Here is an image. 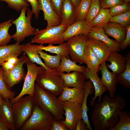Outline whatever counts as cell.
Listing matches in <instances>:
<instances>
[{"label": "cell", "mask_w": 130, "mask_h": 130, "mask_svg": "<svg viewBox=\"0 0 130 130\" xmlns=\"http://www.w3.org/2000/svg\"><path fill=\"white\" fill-rule=\"evenodd\" d=\"M29 60L24 52L19 58L18 64L10 71L6 72L3 70L2 77L7 88L11 90L14 85L24 80L26 74L23 67L24 64Z\"/></svg>", "instance_id": "obj_10"}, {"label": "cell", "mask_w": 130, "mask_h": 130, "mask_svg": "<svg viewBox=\"0 0 130 130\" xmlns=\"http://www.w3.org/2000/svg\"><path fill=\"white\" fill-rule=\"evenodd\" d=\"M126 32L125 38L120 44V48L122 50H124L130 45V25L126 27Z\"/></svg>", "instance_id": "obj_44"}, {"label": "cell", "mask_w": 130, "mask_h": 130, "mask_svg": "<svg viewBox=\"0 0 130 130\" xmlns=\"http://www.w3.org/2000/svg\"><path fill=\"white\" fill-rule=\"evenodd\" d=\"M66 127L60 121L54 119L51 124L50 130H68Z\"/></svg>", "instance_id": "obj_46"}, {"label": "cell", "mask_w": 130, "mask_h": 130, "mask_svg": "<svg viewBox=\"0 0 130 130\" xmlns=\"http://www.w3.org/2000/svg\"><path fill=\"white\" fill-rule=\"evenodd\" d=\"M55 118L51 113L45 111L35 104L32 113L20 130H50Z\"/></svg>", "instance_id": "obj_4"}, {"label": "cell", "mask_w": 130, "mask_h": 130, "mask_svg": "<svg viewBox=\"0 0 130 130\" xmlns=\"http://www.w3.org/2000/svg\"><path fill=\"white\" fill-rule=\"evenodd\" d=\"M24 45L14 44L0 46V65L5 59L13 54H21Z\"/></svg>", "instance_id": "obj_30"}, {"label": "cell", "mask_w": 130, "mask_h": 130, "mask_svg": "<svg viewBox=\"0 0 130 130\" xmlns=\"http://www.w3.org/2000/svg\"><path fill=\"white\" fill-rule=\"evenodd\" d=\"M109 22L117 23L124 27L130 25V10L122 14L112 16Z\"/></svg>", "instance_id": "obj_39"}, {"label": "cell", "mask_w": 130, "mask_h": 130, "mask_svg": "<svg viewBox=\"0 0 130 130\" xmlns=\"http://www.w3.org/2000/svg\"><path fill=\"white\" fill-rule=\"evenodd\" d=\"M32 45L37 50H44L57 55L64 56L68 58H70L66 42H63L58 46H54L52 44H48L46 46L41 45Z\"/></svg>", "instance_id": "obj_29"}, {"label": "cell", "mask_w": 130, "mask_h": 130, "mask_svg": "<svg viewBox=\"0 0 130 130\" xmlns=\"http://www.w3.org/2000/svg\"><path fill=\"white\" fill-rule=\"evenodd\" d=\"M67 27L66 25L61 24L45 29H36L34 36L32 38L30 42L43 45L45 44H60L64 41L62 34Z\"/></svg>", "instance_id": "obj_6"}, {"label": "cell", "mask_w": 130, "mask_h": 130, "mask_svg": "<svg viewBox=\"0 0 130 130\" xmlns=\"http://www.w3.org/2000/svg\"><path fill=\"white\" fill-rule=\"evenodd\" d=\"M12 105L10 100L5 98L0 107V122L5 125L9 130H15Z\"/></svg>", "instance_id": "obj_16"}, {"label": "cell", "mask_w": 130, "mask_h": 130, "mask_svg": "<svg viewBox=\"0 0 130 130\" xmlns=\"http://www.w3.org/2000/svg\"><path fill=\"white\" fill-rule=\"evenodd\" d=\"M88 39L87 35H78L67 41V49L72 60L80 64H85L84 55Z\"/></svg>", "instance_id": "obj_9"}, {"label": "cell", "mask_w": 130, "mask_h": 130, "mask_svg": "<svg viewBox=\"0 0 130 130\" xmlns=\"http://www.w3.org/2000/svg\"><path fill=\"white\" fill-rule=\"evenodd\" d=\"M93 86L91 81L89 79L86 82L84 88V96L82 103L81 104L82 118L84 122L87 125L89 130H92L87 115L88 108L87 105V101L88 95L92 93L94 91Z\"/></svg>", "instance_id": "obj_25"}, {"label": "cell", "mask_w": 130, "mask_h": 130, "mask_svg": "<svg viewBox=\"0 0 130 130\" xmlns=\"http://www.w3.org/2000/svg\"><path fill=\"white\" fill-rule=\"evenodd\" d=\"M3 68L0 66V94L5 98L10 100L15 97V93L7 87L2 77Z\"/></svg>", "instance_id": "obj_38"}, {"label": "cell", "mask_w": 130, "mask_h": 130, "mask_svg": "<svg viewBox=\"0 0 130 130\" xmlns=\"http://www.w3.org/2000/svg\"><path fill=\"white\" fill-rule=\"evenodd\" d=\"M125 2H129L130 1V0H124Z\"/></svg>", "instance_id": "obj_51"}, {"label": "cell", "mask_w": 130, "mask_h": 130, "mask_svg": "<svg viewBox=\"0 0 130 130\" xmlns=\"http://www.w3.org/2000/svg\"><path fill=\"white\" fill-rule=\"evenodd\" d=\"M7 4L8 6L12 9L20 12L24 7H28L29 4L26 0H0Z\"/></svg>", "instance_id": "obj_40"}, {"label": "cell", "mask_w": 130, "mask_h": 130, "mask_svg": "<svg viewBox=\"0 0 130 130\" xmlns=\"http://www.w3.org/2000/svg\"><path fill=\"white\" fill-rule=\"evenodd\" d=\"M12 20L9 19L0 23V46L7 45L12 38L8 31L12 26Z\"/></svg>", "instance_id": "obj_33"}, {"label": "cell", "mask_w": 130, "mask_h": 130, "mask_svg": "<svg viewBox=\"0 0 130 130\" xmlns=\"http://www.w3.org/2000/svg\"><path fill=\"white\" fill-rule=\"evenodd\" d=\"M27 68V72L24 80L22 89L20 93L14 98L10 100L12 104L17 101L25 95L33 97L34 91V86L37 76L41 71L45 70L42 66H37L29 60L25 63Z\"/></svg>", "instance_id": "obj_8"}, {"label": "cell", "mask_w": 130, "mask_h": 130, "mask_svg": "<svg viewBox=\"0 0 130 130\" xmlns=\"http://www.w3.org/2000/svg\"><path fill=\"white\" fill-rule=\"evenodd\" d=\"M130 113L122 110L120 112L118 121L114 127L109 130H130Z\"/></svg>", "instance_id": "obj_34"}, {"label": "cell", "mask_w": 130, "mask_h": 130, "mask_svg": "<svg viewBox=\"0 0 130 130\" xmlns=\"http://www.w3.org/2000/svg\"><path fill=\"white\" fill-rule=\"evenodd\" d=\"M35 104L33 97L27 95L12 104L15 130H20L31 116Z\"/></svg>", "instance_id": "obj_7"}, {"label": "cell", "mask_w": 130, "mask_h": 130, "mask_svg": "<svg viewBox=\"0 0 130 130\" xmlns=\"http://www.w3.org/2000/svg\"><path fill=\"white\" fill-rule=\"evenodd\" d=\"M5 98L0 94V107L3 102Z\"/></svg>", "instance_id": "obj_50"}, {"label": "cell", "mask_w": 130, "mask_h": 130, "mask_svg": "<svg viewBox=\"0 0 130 130\" xmlns=\"http://www.w3.org/2000/svg\"><path fill=\"white\" fill-rule=\"evenodd\" d=\"M100 65L99 69L102 75L101 82L108 91L109 97L113 98L115 96L116 85L118 82L117 74L109 71L106 66V61L103 62Z\"/></svg>", "instance_id": "obj_12"}, {"label": "cell", "mask_w": 130, "mask_h": 130, "mask_svg": "<svg viewBox=\"0 0 130 130\" xmlns=\"http://www.w3.org/2000/svg\"><path fill=\"white\" fill-rule=\"evenodd\" d=\"M33 97L35 103L44 110L51 113L55 119L59 121L64 119L63 102L60 101L56 96L43 90L35 83Z\"/></svg>", "instance_id": "obj_2"}, {"label": "cell", "mask_w": 130, "mask_h": 130, "mask_svg": "<svg viewBox=\"0 0 130 130\" xmlns=\"http://www.w3.org/2000/svg\"><path fill=\"white\" fill-rule=\"evenodd\" d=\"M107 61L110 63V64H106L107 67L117 74L124 70L127 63L126 57L122 56L116 51L111 52Z\"/></svg>", "instance_id": "obj_22"}, {"label": "cell", "mask_w": 130, "mask_h": 130, "mask_svg": "<svg viewBox=\"0 0 130 130\" xmlns=\"http://www.w3.org/2000/svg\"><path fill=\"white\" fill-rule=\"evenodd\" d=\"M40 10L43 12L44 18L47 21L46 28L58 26L61 24L60 16L53 10L50 0H38Z\"/></svg>", "instance_id": "obj_13"}, {"label": "cell", "mask_w": 130, "mask_h": 130, "mask_svg": "<svg viewBox=\"0 0 130 130\" xmlns=\"http://www.w3.org/2000/svg\"><path fill=\"white\" fill-rule=\"evenodd\" d=\"M88 130L87 125L84 122L82 118L79 119L77 123L75 130Z\"/></svg>", "instance_id": "obj_47"}, {"label": "cell", "mask_w": 130, "mask_h": 130, "mask_svg": "<svg viewBox=\"0 0 130 130\" xmlns=\"http://www.w3.org/2000/svg\"><path fill=\"white\" fill-rule=\"evenodd\" d=\"M63 107L65 119L60 121L69 130H75L78 121L82 118L81 104L66 101L63 102Z\"/></svg>", "instance_id": "obj_11"}, {"label": "cell", "mask_w": 130, "mask_h": 130, "mask_svg": "<svg viewBox=\"0 0 130 130\" xmlns=\"http://www.w3.org/2000/svg\"><path fill=\"white\" fill-rule=\"evenodd\" d=\"M22 52H23L27 55L29 60L31 62L35 63L43 67L46 71L50 69L48 68L42 61L37 50L30 42L23 45Z\"/></svg>", "instance_id": "obj_27"}, {"label": "cell", "mask_w": 130, "mask_h": 130, "mask_svg": "<svg viewBox=\"0 0 130 130\" xmlns=\"http://www.w3.org/2000/svg\"><path fill=\"white\" fill-rule=\"evenodd\" d=\"M19 54H14L11 55L4 60L0 65L3 71H9L19 63V58L18 56Z\"/></svg>", "instance_id": "obj_36"}, {"label": "cell", "mask_w": 130, "mask_h": 130, "mask_svg": "<svg viewBox=\"0 0 130 130\" xmlns=\"http://www.w3.org/2000/svg\"><path fill=\"white\" fill-rule=\"evenodd\" d=\"M99 1L101 8L106 9L123 4L125 2L124 0H99Z\"/></svg>", "instance_id": "obj_42"}, {"label": "cell", "mask_w": 130, "mask_h": 130, "mask_svg": "<svg viewBox=\"0 0 130 130\" xmlns=\"http://www.w3.org/2000/svg\"><path fill=\"white\" fill-rule=\"evenodd\" d=\"M76 8L71 0H64L60 11L61 24L68 26L77 21Z\"/></svg>", "instance_id": "obj_21"}, {"label": "cell", "mask_w": 130, "mask_h": 130, "mask_svg": "<svg viewBox=\"0 0 130 130\" xmlns=\"http://www.w3.org/2000/svg\"><path fill=\"white\" fill-rule=\"evenodd\" d=\"M35 82L42 89L56 96L61 94L65 87L60 73L56 69L41 71L37 75Z\"/></svg>", "instance_id": "obj_3"}, {"label": "cell", "mask_w": 130, "mask_h": 130, "mask_svg": "<svg viewBox=\"0 0 130 130\" xmlns=\"http://www.w3.org/2000/svg\"><path fill=\"white\" fill-rule=\"evenodd\" d=\"M76 8L79 5L81 0H71Z\"/></svg>", "instance_id": "obj_49"}, {"label": "cell", "mask_w": 130, "mask_h": 130, "mask_svg": "<svg viewBox=\"0 0 130 130\" xmlns=\"http://www.w3.org/2000/svg\"><path fill=\"white\" fill-rule=\"evenodd\" d=\"M91 27L85 20L76 21L72 25L67 26L62 34L64 41L74 36L78 35H87Z\"/></svg>", "instance_id": "obj_15"}, {"label": "cell", "mask_w": 130, "mask_h": 130, "mask_svg": "<svg viewBox=\"0 0 130 130\" xmlns=\"http://www.w3.org/2000/svg\"><path fill=\"white\" fill-rule=\"evenodd\" d=\"M86 68L85 66L79 65L75 62L71 60L70 58L62 56L59 66L56 69L59 73L64 72L69 73L72 71H76L83 73Z\"/></svg>", "instance_id": "obj_24"}, {"label": "cell", "mask_w": 130, "mask_h": 130, "mask_svg": "<svg viewBox=\"0 0 130 130\" xmlns=\"http://www.w3.org/2000/svg\"><path fill=\"white\" fill-rule=\"evenodd\" d=\"M40 57L44 61V64L50 69H56L60 64L62 56L56 55H51L44 52L42 50H37Z\"/></svg>", "instance_id": "obj_31"}, {"label": "cell", "mask_w": 130, "mask_h": 130, "mask_svg": "<svg viewBox=\"0 0 130 130\" xmlns=\"http://www.w3.org/2000/svg\"><path fill=\"white\" fill-rule=\"evenodd\" d=\"M87 45L99 59L101 63L107 61L111 52L104 42L92 38L88 37Z\"/></svg>", "instance_id": "obj_18"}, {"label": "cell", "mask_w": 130, "mask_h": 130, "mask_svg": "<svg viewBox=\"0 0 130 130\" xmlns=\"http://www.w3.org/2000/svg\"></svg>", "instance_id": "obj_52"}, {"label": "cell", "mask_w": 130, "mask_h": 130, "mask_svg": "<svg viewBox=\"0 0 130 130\" xmlns=\"http://www.w3.org/2000/svg\"><path fill=\"white\" fill-rule=\"evenodd\" d=\"M126 106V100L118 95L111 98L104 96L102 101L95 104L91 119L95 130H109L116 124L120 112Z\"/></svg>", "instance_id": "obj_1"}, {"label": "cell", "mask_w": 130, "mask_h": 130, "mask_svg": "<svg viewBox=\"0 0 130 130\" xmlns=\"http://www.w3.org/2000/svg\"><path fill=\"white\" fill-rule=\"evenodd\" d=\"M110 9L101 8L99 12L93 20L90 26L91 27L103 28L109 22L111 16L109 13Z\"/></svg>", "instance_id": "obj_28"}, {"label": "cell", "mask_w": 130, "mask_h": 130, "mask_svg": "<svg viewBox=\"0 0 130 130\" xmlns=\"http://www.w3.org/2000/svg\"><path fill=\"white\" fill-rule=\"evenodd\" d=\"M101 8L99 0H92L91 5L85 20L90 26L93 20Z\"/></svg>", "instance_id": "obj_37"}, {"label": "cell", "mask_w": 130, "mask_h": 130, "mask_svg": "<svg viewBox=\"0 0 130 130\" xmlns=\"http://www.w3.org/2000/svg\"><path fill=\"white\" fill-rule=\"evenodd\" d=\"M9 130V129L5 125L0 122V130Z\"/></svg>", "instance_id": "obj_48"}, {"label": "cell", "mask_w": 130, "mask_h": 130, "mask_svg": "<svg viewBox=\"0 0 130 130\" xmlns=\"http://www.w3.org/2000/svg\"><path fill=\"white\" fill-rule=\"evenodd\" d=\"M127 63L124 70L122 72L117 74L118 82L125 88H130V53L126 54Z\"/></svg>", "instance_id": "obj_32"}, {"label": "cell", "mask_w": 130, "mask_h": 130, "mask_svg": "<svg viewBox=\"0 0 130 130\" xmlns=\"http://www.w3.org/2000/svg\"><path fill=\"white\" fill-rule=\"evenodd\" d=\"M19 17L14 20H12V23L16 27L15 33L11 35L16 43L20 44L26 37L34 35L36 29L32 27L31 23L33 14L32 10L26 7L21 10Z\"/></svg>", "instance_id": "obj_5"}, {"label": "cell", "mask_w": 130, "mask_h": 130, "mask_svg": "<svg viewBox=\"0 0 130 130\" xmlns=\"http://www.w3.org/2000/svg\"><path fill=\"white\" fill-rule=\"evenodd\" d=\"M88 37L92 38L104 42L111 51H120V44L109 38L104 32L103 28L91 27L87 35Z\"/></svg>", "instance_id": "obj_20"}, {"label": "cell", "mask_w": 130, "mask_h": 130, "mask_svg": "<svg viewBox=\"0 0 130 130\" xmlns=\"http://www.w3.org/2000/svg\"><path fill=\"white\" fill-rule=\"evenodd\" d=\"M92 0H81L76 8V14L77 21L84 20L88 14Z\"/></svg>", "instance_id": "obj_35"}, {"label": "cell", "mask_w": 130, "mask_h": 130, "mask_svg": "<svg viewBox=\"0 0 130 130\" xmlns=\"http://www.w3.org/2000/svg\"><path fill=\"white\" fill-rule=\"evenodd\" d=\"M31 6L33 13L35 15L36 19L38 20L39 16V13L40 10L38 0H26Z\"/></svg>", "instance_id": "obj_43"}, {"label": "cell", "mask_w": 130, "mask_h": 130, "mask_svg": "<svg viewBox=\"0 0 130 130\" xmlns=\"http://www.w3.org/2000/svg\"><path fill=\"white\" fill-rule=\"evenodd\" d=\"M50 0L53 10L56 14L60 17L61 8L64 0Z\"/></svg>", "instance_id": "obj_45"}, {"label": "cell", "mask_w": 130, "mask_h": 130, "mask_svg": "<svg viewBox=\"0 0 130 130\" xmlns=\"http://www.w3.org/2000/svg\"><path fill=\"white\" fill-rule=\"evenodd\" d=\"M130 10L129 2H125L124 4L114 6L110 9L111 16H113L125 13Z\"/></svg>", "instance_id": "obj_41"}, {"label": "cell", "mask_w": 130, "mask_h": 130, "mask_svg": "<svg viewBox=\"0 0 130 130\" xmlns=\"http://www.w3.org/2000/svg\"><path fill=\"white\" fill-rule=\"evenodd\" d=\"M84 59L85 64L87 65V68L93 72L97 73L101 62L87 45L85 51Z\"/></svg>", "instance_id": "obj_26"}, {"label": "cell", "mask_w": 130, "mask_h": 130, "mask_svg": "<svg viewBox=\"0 0 130 130\" xmlns=\"http://www.w3.org/2000/svg\"><path fill=\"white\" fill-rule=\"evenodd\" d=\"M103 29L106 35L114 38L115 41L119 44L125 38L126 32V27L119 24L109 22Z\"/></svg>", "instance_id": "obj_23"}, {"label": "cell", "mask_w": 130, "mask_h": 130, "mask_svg": "<svg viewBox=\"0 0 130 130\" xmlns=\"http://www.w3.org/2000/svg\"><path fill=\"white\" fill-rule=\"evenodd\" d=\"M83 74L85 79H89L91 81L94 88V96L91 98L90 101L91 105L93 106L97 98L98 97L99 102L101 101L102 95L107 90L102 83L97 73L93 72L86 67L85 71Z\"/></svg>", "instance_id": "obj_14"}, {"label": "cell", "mask_w": 130, "mask_h": 130, "mask_svg": "<svg viewBox=\"0 0 130 130\" xmlns=\"http://www.w3.org/2000/svg\"><path fill=\"white\" fill-rule=\"evenodd\" d=\"M60 73L64 81L65 87L84 88L86 81L82 72L73 71L71 73Z\"/></svg>", "instance_id": "obj_17"}, {"label": "cell", "mask_w": 130, "mask_h": 130, "mask_svg": "<svg viewBox=\"0 0 130 130\" xmlns=\"http://www.w3.org/2000/svg\"><path fill=\"white\" fill-rule=\"evenodd\" d=\"M84 96V88L64 87L61 94L57 98L60 102L82 104Z\"/></svg>", "instance_id": "obj_19"}]
</instances>
